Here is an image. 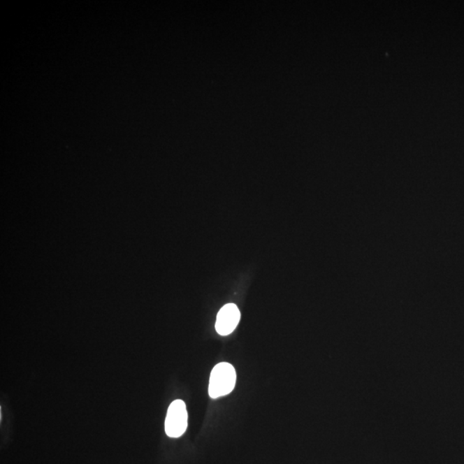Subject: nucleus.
<instances>
[{"label": "nucleus", "mask_w": 464, "mask_h": 464, "mask_svg": "<svg viewBox=\"0 0 464 464\" xmlns=\"http://www.w3.org/2000/svg\"><path fill=\"white\" fill-rule=\"evenodd\" d=\"M237 373L233 365L222 362L212 369L209 381L208 393L210 398L217 399L229 395L234 390Z\"/></svg>", "instance_id": "nucleus-1"}, {"label": "nucleus", "mask_w": 464, "mask_h": 464, "mask_svg": "<svg viewBox=\"0 0 464 464\" xmlns=\"http://www.w3.org/2000/svg\"><path fill=\"white\" fill-rule=\"evenodd\" d=\"M188 428V412L182 400H175L168 409L166 420V433L171 437L183 435Z\"/></svg>", "instance_id": "nucleus-2"}, {"label": "nucleus", "mask_w": 464, "mask_h": 464, "mask_svg": "<svg viewBox=\"0 0 464 464\" xmlns=\"http://www.w3.org/2000/svg\"><path fill=\"white\" fill-rule=\"evenodd\" d=\"M240 318V310L237 305L228 304L223 306L217 316L216 331L222 336L231 335L237 328Z\"/></svg>", "instance_id": "nucleus-3"}]
</instances>
